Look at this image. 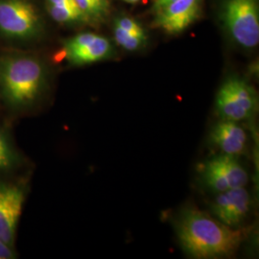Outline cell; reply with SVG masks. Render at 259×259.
I'll list each match as a JSON object with an SVG mask.
<instances>
[{
    "label": "cell",
    "mask_w": 259,
    "mask_h": 259,
    "mask_svg": "<svg viewBox=\"0 0 259 259\" xmlns=\"http://www.w3.org/2000/svg\"><path fill=\"white\" fill-rule=\"evenodd\" d=\"M48 12L52 19L60 23L85 20L83 13L76 5H47Z\"/></svg>",
    "instance_id": "14"
},
{
    "label": "cell",
    "mask_w": 259,
    "mask_h": 259,
    "mask_svg": "<svg viewBox=\"0 0 259 259\" xmlns=\"http://www.w3.org/2000/svg\"><path fill=\"white\" fill-rule=\"evenodd\" d=\"M122 1H125V2H128V3H132V4H134V3L139 2V0H122Z\"/></svg>",
    "instance_id": "19"
},
{
    "label": "cell",
    "mask_w": 259,
    "mask_h": 259,
    "mask_svg": "<svg viewBox=\"0 0 259 259\" xmlns=\"http://www.w3.org/2000/svg\"><path fill=\"white\" fill-rule=\"evenodd\" d=\"M200 175L203 185L215 194L246 186L250 180L249 173L239 157L222 153L205 160L201 167Z\"/></svg>",
    "instance_id": "5"
},
{
    "label": "cell",
    "mask_w": 259,
    "mask_h": 259,
    "mask_svg": "<svg viewBox=\"0 0 259 259\" xmlns=\"http://www.w3.org/2000/svg\"><path fill=\"white\" fill-rule=\"evenodd\" d=\"M49 5H76L73 0H47Z\"/></svg>",
    "instance_id": "18"
},
{
    "label": "cell",
    "mask_w": 259,
    "mask_h": 259,
    "mask_svg": "<svg viewBox=\"0 0 259 259\" xmlns=\"http://www.w3.org/2000/svg\"><path fill=\"white\" fill-rule=\"evenodd\" d=\"M175 230L182 249L193 258L232 257L246 240L244 230L232 229L194 206L180 212Z\"/></svg>",
    "instance_id": "1"
},
{
    "label": "cell",
    "mask_w": 259,
    "mask_h": 259,
    "mask_svg": "<svg viewBox=\"0 0 259 259\" xmlns=\"http://www.w3.org/2000/svg\"><path fill=\"white\" fill-rule=\"evenodd\" d=\"M113 36L117 45L127 51L139 50L147 41V38L131 35L115 24L113 26Z\"/></svg>",
    "instance_id": "15"
},
{
    "label": "cell",
    "mask_w": 259,
    "mask_h": 259,
    "mask_svg": "<svg viewBox=\"0 0 259 259\" xmlns=\"http://www.w3.org/2000/svg\"><path fill=\"white\" fill-rule=\"evenodd\" d=\"M19 164V156L6 132L0 128V174L8 173Z\"/></svg>",
    "instance_id": "12"
},
{
    "label": "cell",
    "mask_w": 259,
    "mask_h": 259,
    "mask_svg": "<svg viewBox=\"0 0 259 259\" xmlns=\"http://www.w3.org/2000/svg\"><path fill=\"white\" fill-rule=\"evenodd\" d=\"M202 3L203 0H175L155 12L153 25L170 35L180 34L201 16Z\"/></svg>",
    "instance_id": "10"
},
{
    "label": "cell",
    "mask_w": 259,
    "mask_h": 259,
    "mask_svg": "<svg viewBox=\"0 0 259 259\" xmlns=\"http://www.w3.org/2000/svg\"><path fill=\"white\" fill-rule=\"evenodd\" d=\"M38 17L32 4L25 0L0 2V30L10 37L26 38L37 32Z\"/></svg>",
    "instance_id": "9"
},
{
    "label": "cell",
    "mask_w": 259,
    "mask_h": 259,
    "mask_svg": "<svg viewBox=\"0 0 259 259\" xmlns=\"http://www.w3.org/2000/svg\"><path fill=\"white\" fill-rule=\"evenodd\" d=\"M26 198L22 184L0 182V240L15 246L19 219Z\"/></svg>",
    "instance_id": "7"
},
{
    "label": "cell",
    "mask_w": 259,
    "mask_h": 259,
    "mask_svg": "<svg viewBox=\"0 0 259 259\" xmlns=\"http://www.w3.org/2000/svg\"><path fill=\"white\" fill-rule=\"evenodd\" d=\"M63 52L70 65H84L111 59L114 49L107 37L82 33L66 40Z\"/></svg>",
    "instance_id": "8"
},
{
    "label": "cell",
    "mask_w": 259,
    "mask_h": 259,
    "mask_svg": "<svg viewBox=\"0 0 259 259\" xmlns=\"http://www.w3.org/2000/svg\"><path fill=\"white\" fill-rule=\"evenodd\" d=\"M257 110V93L246 80L232 76L222 83L215 100L219 119L241 123L251 119Z\"/></svg>",
    "instance_id": "3"
},
{
    "label": "cell",
    "mask_w": 259,
    "mask_h": 259,
    "mask_svg": "<svg viewBox=\"0 0 259 259\" xmlns=\"http://www.w3.org/2000/svg\"><path fill=\"white\" fill-rule=\"evenodd\" d=\"M18 257L15 246L0 240V259H15Z\"/></svg>",
    "instance_id": "17"
},
{
    "label": "cell",
    "mask_w": 259,
    "mask_h": 259,
    "mask_svg": "<svg viewBox=\"0 0 259 259\" xmlns=\"http://www.w3.org/2000/svg\"><path fill=\"white\" fill-rule=\"evenodd\" d=\"M114 24L119 26L121 29H123L124 31H126L127 33H129L131 35L148 38L145 30L135 19L127 18V17H122V18L116 19Z\"/></svg>",
    "instance_id": "16"
},
{
    "label": "cell",
    "mask_w": 259,
    "mask_h": 259,
    "mask_svg": "<svg viewBox=\"0 0 259 259\" xmlns=\"http://www.w3.org/2000/svg\"><path fill=\"white\" fill-rule=\"evenodd\" d=\"M76 6L83 13L85 20L101 21L110 12L109 0H73Z\"/></svg>",
    "instance_id": "13"
},
{
    "label": "cell",
    "mask_w": 259,
    "mask_h": 259,
    "mask_svg": "<svg viewBox=\"0 0 259 259\" xmlns=\"http://www.w3.org/2000/svg\"><path fill=\"white\" fill-rule=\"evenodd\" d=\"M46 88V71L36 58L11 56L0 64V96L10 110L25 111L35 106Z\"/></svg>",
    "instance_id": "2"
},
{
    "label": "cell",
    "mask_w": 259,
    "mask_h": 259,
    "mask_svg": "<svg viewBox=\"0 0 259 259\" xmlns=\"http://www.w3.org/2000/svg\"><path fill=\"white\" fill-rule=\"evenodd\" d=\"M209 142L220 153L239 157L247 153L249 137L240 123L220 119L209 132Z\"/></svg>",
    "instance_id": "11"
},
{
    "label": "cell",
    "mask_w": 259,
    "mask_h": 259,
    "mask_svg": "<svg viewBox=\"0 0 259 259\" xmlns=\"http://www.w3.org/2000/svg\"><path fill=\"white\" fill-rule=\"evenodd\" d=\"M225 27L240 47L252 49L259 44L257 0H227L223 9Z\"/></svg>",
    "instance_id": "4"
},
{
    "label": "cell",
    "mask_w": 259,
    "mask_h": 259,
    "mask_svg": "<svg viewBox=\"0 0 259 259\" xmlns=\"http://www.w3.org/2000/svg\"><path fill=\"white\" fill-rule=\"evenodd\" d=\"M251 207V195L245 186L216 193L209 203V211L213 217L234 230L242 229Z\"/></svg>",
    "instance_id": "6"
}]
</instances>
